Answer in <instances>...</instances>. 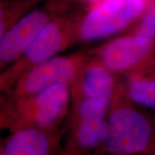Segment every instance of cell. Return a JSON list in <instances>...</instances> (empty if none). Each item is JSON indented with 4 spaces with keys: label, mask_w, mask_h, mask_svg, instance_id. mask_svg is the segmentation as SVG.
I'll use <instances>...</instances> for the list:
<instances>
[{
    "label": "cell",
    "mask_w": 155,
    "mask_h": 155,
    "mask_svg": "<svg viewBox=\"0 0 155 155\" xmlns=\"http://www.w3.org/2000/svg\"><path fill=\"white\" fill-rule=\"evenodd\" d=\"M71 96V87L62 83L30 96H9L1 109V127L11 132L29 127L58 129Z\"/></svg>",
    "instance_id": "cell-1"
},
{
    "label": "cell",
    "mask_w": 155,
    "mask_h": 155,
    "mask_svg": "<svg viewBox=\"0 0 155 155\" xmlns=\"http://www.w3.org/2000/svg\"><path fill=\"white\" fill-rule=\"evenodd\" d=\"M86 12L81 8L75 9L50 21L22 55L2 73L0 77L2 90L9 91L23 74L78 42L79 25Z\"/></svg>",
    "instance_id": "cell-2"
},
{
    "label": "cell",
    "mask_w": 155,
    "mask_h": 155,
    "mask_svg": "<svg viewBox=\"0 0 155 155\" xmlns=\"http://www.w3.org/2000/svg\"><path fill=\"white\" fill-rule=\"evenodd\" d=\"M78 8L76 0H46L19 19L0 38L1 68L16 61L50 21Z\"/></svg>",
    "instance_id": "cell-3"
},
{
    "label": "cell",
    "mask_w": 155,
    "mask_h": 155,
    "mask_svg": "<svg viewBox=\"0 0 155 155\" xmlns=\"http://www.w3.org/2000/svg\"><path fill=\"white\" fill-rule=\"evenodd\" d=\"M108 134L102 148L106 153L140 154L153 144L154 128L150 119L140 111L125 106L110 107Z\"/></svg>",
    "instance_id": "cell-4"
},
{
    "label": "cell",
    "mask_w": 155,
    "mask_h": 155,
    "mask_svg": "<svg viewBox=\"0 0 155 155\" xmlns=\"http://www.w3.org/2000/svg\"><path fill=\"white\" fill-rule=\"evenodd\" d=\"M145 0H108L83 15L78 32V42L108 38L129 28L144 12Z\"/></svg>",
    "instance_id": "cell-5"
},
{
    "label": "cell",
    "mask_w": 155,
    "mask_h": 155,
    "mask_svg": "<svg viewBox=\"0 0 155 155\" xmlns=\"http://www.w3.org/2000/svg\"><path fill=\"white\" fill-rule=\"evenodd\" d=\"M91 57L90 53L57 55L23 74L9 91V96H30L57 84L72 86Z\"/></svg>",
    "instance_id": "cell-6"
},
{
    "label": "cell",
    "mask_w": 155,
    "mask_h": 155,
    "mask_svg": "<svg viewBox=\"0 0 155 155\" xmlns=\"http://www.w3.org/2000/svg\"><path fill=\"white\" fill-rule=\"evenodd\" d=\"M155 51V40L128 34L104 42L91 52L113 73L134 68L150 58Z\"/></svg>",
    "instance_id": "cell-7"
},
{
    "label": "cell",
    "mask_w": 155,
    "mask_h": 155,
    "mask_svg": "<svg viewBox=\"0 0 155 155\" xmlns=\"http://www.w3.org/2000/svg\"><path fill=\"white\" fill-rule=\"evenodd\" d=\"M11 134L2 145L0 155H54L61 137L59 129L29 127Z\"/></svg>",
    "instance_id": "cell-8"
},
{
    "label": "cell",
    "mask_w": 155,
    "mask_h": 155,
    "mask_svg": "<svg viewBox=\"0 0 155 155\" xmlns=\"http://www.w3.org/2000/svg\"><path fill=\"white\" fill-rule=\"evenodd\" d=\"M71 93L74 99L81 97L93 98L110 108L116 97L113 73L91 55L80 76L71 86Z\"/></svg>",
    "instance_id": "cell-9"
},
{
    "label": "cell",
    "mask_w": 155,
    "mask_h": 155,
    "mask_svg": "<svg viewBox=\"0 0 155 155\" xmlns=\"http://www.w3.org/2000/svg\"><path fill=\"white\" fill-rule=\"evenodd\" d=\"M108 134L107 119L75 120L71 150L91 151L102 147Z\"/></svg>",
    "instance_id": "cell-10"
},
{
    "label": "cell",
    "mask_w": 155,
    "mask_h": 155,
    "mask_svg": "<svg viewBox=\"0 0 155 155\" xmlns=\"http://www.w3.org/2000/svg\"><path fill=\"white\" fill-rule=\"evenodd\" d=\"M46 0H1L0 38L17 23Z\"/></svg>",
    "instance_id": "cell-11"
},
{
    "label": "cell",
    "mask_w": 155,
    "mask_h": 155,
    "mask_svg": "<svg viewBox=\"0 0 155 155\" xmlns=\"http://www.w3.org/2000/svg\"><path fill=\"white\" fill-rule=\"evenodd\" d=\"M127 94L134 104L155 109V78L132 79L128 84Z\"/></svg>",
    "instance_id": "cell-12"
},
{
    "label": "cell",
    "mask_w": 155,
    "mask_h": 155,
    "mask_svg": "<svg viewBox=\"0 0 155 155\" xmlns=\"http://www.w3.org/2000/svg\"><path fill=\"white\" fill-rule=\"evenodd\" d=\"M75 100L76 102L75 120L107 119L109 108L101 101L88 97H81Z\"/></svg>",
    "instance_id": "cell-13"
},
{
    "label": "cell",
    "mask_w": 155,
    "mask_h": 155,
    "mask_svg": "<svg viewBox=\"0 0 155 155\" xmlns=\"http://www.w3.org/2000/svg\"><path fill=\"white\" fill-rule=\"evenodd\" d=\"M129 28H130L129 34L155 40V0L149 4L144 12Z\"/></svg>",
    "instance_id": "cell-14"
},
{
    "label": "cell",
    "mask_w": 155,
    "mask_h": 155,
    "mask_svg": "<svg viewBox=\"0 0 155 155\" xmlns=\"http://www.w3.org/2000/svg\"><path fill=\"white\" fill-rule=\"evenodd\" d=\"M108 0H76L79 7L86 11L94 9L102 4L106 2Z\"/></svg>",
    "instance_id": "cell-15"
},
{
    "label": "cell",
    "mask_w": 155,
    "mask_h": 155,
    "mask_svg": "<svg viewBox=\"0 0 155 155\" xmlns=\"http://www.w3.org/2000/svg\"><path fill=\"white\" fill-rule=\"evenodd\" d=\"M105 155H138V154H121V153H106Z\"/></svg>",
    "instance_id": "cell-16"
},
{
    "label": "cell",
    "mask_w": 155,
    "mask_h": 155,
    "mask_svg": "<svg viewBox=\"0 0 155 155\" xmlns=\"http://www.w3.org/2000/svg\"><path fill=\"white\" fill-rule=\"evenodd\" d=\"M145 1H146L147 2V4H148V5H149V4H150L151 2H154V0H145Z\"/></svg>",
    "instance_id": "cell-17"
}]
</instances>
